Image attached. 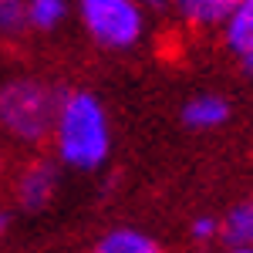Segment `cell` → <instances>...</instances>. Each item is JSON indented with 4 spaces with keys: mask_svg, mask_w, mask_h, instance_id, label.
Masks as SVG:
<instances>
[{
    "mask_svg": "<svg viewBox=\"0 0 253 253\" xmlns=\"http://www.w3.org/2000/svg\"><path fill=\"white\" fill-rule=\"evenodd\" d=\"M7 223H10V216H7V210H0V236H3V230H7Z\"/></svg>",
    "mask_w": 253,
    "mask_h": 253,
    "instance_id": "13",
    "label": "cell"
},
{
    "mask_svg": "<svg viewBox=\"0 0 253 253\" xmlns=\"http://www.w3.org/2000/svg\"><path fill=\"white\" fill-rule=\"evenodd\" d=\"M230 122V101L216 91H199L182 105V125L196 132H213Z\"/></svg>",
    "mask_w": 253,
    "mask_h": 253,
    "instance_id": "6",
    "label": "cell"
},
{
    "mask_svg": "<svg viewBox=\"0 0 253 253\" xmlns=\"http://www.w3.org/2000/svg\"><path fill=\"white\" fill-rule=\"evenodd\" d=\"M189 236H193L196 243L216 240V236H219V219H213V216H196L193 226H189Z\"/></svg>",
    "mask_w": 253,
    "mask_h": 253,
    "instance_id": "12",
    "label": "cell"
},
{
    "mask_svg": "<svg viewBox=\"0 0 253 253\" xmlns=\"http://www.w3.org/2000/svg\"><path fill=\"white\" fill-rule=\"evenodd\" d=\"M3 172H7V156H3V149H0V179H3Z\"/></svg>",
    "mask_w": 253,
    "mask_h": 253,
    "instance_id": "15",
    "label": "cell"
},
{
    "mask_svg": "<svg viewBox=\"0 0 253 253\" xmlns=\"http://www.w3.org/2000/svg\"><path fill=\"white\" fill-rule=\"evenodd\" d=\"M91 253H169L156 236H149L138 226H115L98 236Z\"/></svg>",
    "mask_w": 253,
    "mask_h": 253,
    "instance_id": "7",
    "label": "cell"
},
{
    "mask_svg": "<svg viewBox=\"0 0 253 253\" xmlns=\"http://www.w3.org/2000/svg\"><path fill=\"white\" fill-rule=\"evenodd\" d=\"M223 38L226 47L247 71H253V0L233 3V14L223 24Z\"/></svg>",
    "mask_w": 253,
    "mask_h": 253,
    "instance_id": "5",
    "label": "cell"
},
{
    "mask_svg": "<svg viewBox=\"0 0 253 253\" xmlns=\"http://www.w3.org/2000/svg\"><path fill=\"white\" fill-rule=\"evenodd\" d=\"M223 253H253V250H247V247H223Z\"/></svg>",
    "mask_w": 253,
    "mask_h": 253,
    "instance_id": "14",
    "label": "cell"
},
{
    "mask_svg": "<svg viewBox=\"0 0 253 253\" xmlns=\"http://www.w3.org/2000/svg\"><path fill=\"white\" fill-rule=\"evenodd\" d=\"M61 91L41 78H10L0 84V132L24 145L51 138Z\"/></svg>",
    "mask_w": 253,
    "mask_h": 253,
    "instance_id": "2",
    "label": "cell"
},
{
    "mask_svg": "<svg viewBox=\"0 0 253 253\" xmlns=\"http://www.w3.org/2000/svg\"><path fill=\"white\" fill-rule=\"evenodd\" d=\"M20 31H27V3L0 0V38H17Z\"/></svg>",
    "mask_w": 253,
    "mask_h": 253,
    "instance_id": "11",
    "label": "cell"
},
{
    "mask_svg": "<svg viewBox=\"0 0 253 253\" xmlns=\"http://www.w3.org/2000/svg\"><path fill=\"white\" fill-rule=\"evenodd\" d=\"M81 31L105 51H128L145 38V10L135 0H81Z\"/></svg>",
    "mask_w": 253,
    "mask_h": 253,
    "instance_id": "3",
    "label": "cell"
},
{
    "mask_svg": "<svg viewBox=\"0 0 253 253\" xmlns=\"http://www.w3.org/2000/svg\"><path fill=\"white\" fill-rule=\"evenodd\" d=\"M61 186V166L54 159H31L20 166V172L14 175V199H17L20 210L27 213H41L54 203Z\"/></svg>",
    "mask_w": 253,
    "mask_h": 253,
    "instance_id": "4",
    "label": "cell"
},
{
    "mask_svg": "<svg viewBox=\"0 0 253 253\" xmlns=\"http://www.w3.org/2000/svg\"><path fill=\"white\" fill-rule=\"evenodd\" d=\"M233 14V0H182L179 17L193 27H223Z\"/></svg>",
    "mask_w": 253,
    "mask_h": 253,
    "instance_id": "9",
    "label": "cell"
},
{
    "mask_svg": "<svg viewBox=\"0 0 253 253\" xmlns=\"http://www.w3.org/2000/svg\"><path fill=\"white\" fill-rule=\"evenodd\" d=\"M68 3L64 0H31L27 3V31H41L51 34L68 20Z\"/></svg>",
    "mask_w": 253,
    "mask_h": 253,
    "instance_id": "10",
    "label": "cell"
},
{
    "mask_svg": "<svg viewBox=\"0 0 253 253\" xmlns=\"http://www.w3.org/2000/svg\"><path fill=\"white\" fill-rule=\"evenodd\" d=\"M51 145H54V162L78 172H95L108 162L112 122L95 91L88 88L61 91L58 115L51 125Z\"/></svg>",
    "mask_w": 253,
    "mask_h": 253,
    "instance_id": "1",
    "label": "cell"
},
{
    "mask_svg": "<svg viewBox=\"0 0 253 253\" xmlns=\"http://www.w3.org/2000/svg\"><path fill=\"white\" fill-rule=\"evenodd\" d=\"M219 236L226 247H247L253 250V199H243L230 206V213L219 219Z\"/></svg>",
    "mask_w": 253,
    "mask_h": 253,
    "instance_id": "8",
    "label": "cell"
}]
</instances>
